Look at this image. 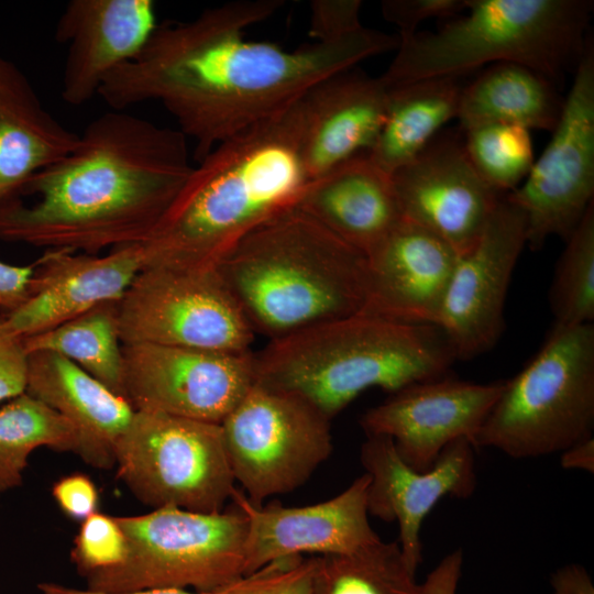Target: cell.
Segmentation results:
<instances>
[{
    "instance_id": "28",
    "label": "cell",
    "mask_w": 594,
    "mask_h": 594,
    "mask_svg": "<svg viewBox=\"0 0 594 594\" xmlns=\"http://www.w3.org/2000/svg\"><path fill=\"white\" fill-rule=\"evenodd\" d=\"M116 302L100 304L50 330L24 337L25 350L57 353L124 397Z\"/></svg>"
},
{
    "instance_id": "9",
    "label": "cell",
    "mask_w": 594,
    "mask_h": 594,
    "mask_svg": "<svg viewBox=\"0 0 594 594\" xmlns=\"http://www.w3.org/2000/svg\"><path fill=\"white\" fill-rule=\"evenodd\" d=\"M114 457L118 477L152 509L222 512L237 491L220 424L135 410Z\"/></svg>"
},
{
    "instance_id": "22",
    "label": "cell",
    "mask_w": 594,
    "mask_h": 594,
    "mask_svg": "<svg viewBox=\"0 0 594 594\" xmlns=\"http://www.w3.org/2000/svg\"><path fill=\"white\" fill-rule=\"evenodd\" d=\"M388 90L354 67L334 73L299 99L301 152L310 179L367 153L385 121Z\"/></svg>"
},
{
    "instance_id": "38",
    "label": "cell",
    "mask_w": 594,
    "mask_h": 594,
    "mask_svg": "<svg viewBox=\"0 0 594 594\" xmlns=\"http://www.w3.org/2000/svg\"><path fill=\"white\" fill-rule=\"evenodd\" d=\"M52 496L66 517L80 522L98 512L100 502L95 482L80 472L57 480L52 487Z\"/></svg>"
},
{
    "instance_id": "32",
    "label": "cell",
    "mask_w": 594,
    "mask_h": 594,
    "mask_svg": "<svg viewBox=\"0 0 594 594\" xmlns=\"http://www.w3.org/2000/svg\"><path fill=\"white\" fill-rule=\"evenodd\" d=\"M462 132L472 165L494 191L510 193L525 180L535 162L529 130L513 124H485Z\"/></svg>"
},
{
    "instance_id": "36",
    "label": "cell",
    "mask_w": 594,
    "mask_h": 594,
    "mask_svg": "<svg viewBox=\"0 0 594 594\" xmlns=\"http://www.w3.org/2000/svg\"><path fill=\"white\" fill-rule=\"evenodd\" d=\"M360 0H315L310 4L309 34L315 42H330L361 30Z\"/></svg>"
},
{
    "instance_id": "24",
    "label": "cell",
    "mask_w": 594,
    "mask_h": 594,
    "mask_svg": "<svg viewBox=\"0 0 594 594\" xmlns=\"http://www.w3.org/2000/svg\"><path fill=\"white\" fill-rule=\"evenodd\" d=\"M297 206L365 255L403 218L391 175L366 153L312 179Z\"/></svg>"
},
{
    "instance_id": "21",
    "label": "cell",
    "mask_w": 594,
    "mask_h": 594,
    "mask_svg": "<svg viewBox=\"0 0 594 594\" xmlns=\"http://www.w3.org/2000/svg\"><path fill=\"white\" fill-rule=\"evenodd\" d=\"M366 258L367 293L362 314L436 326L458 258L447 242L402 218Z\"/></svg>"
},
{
    "instance_id": "19",
    "label": "cell",
    "mask_w": 594,
    "mask_h": 594,
    "mask_svg": "<svg viewBox=\"0 0 594 594\" xmlns=\"http://www.w3.org/2000/svg\"><path fill=\"white\" fill-rule=\"evenodd\" d=\"M25 300L3 315L9 328L24 338L59 326L87 310L118 301L145 264L142 245L85 254L46 250L35 262Z\"/></svg>"
},
{
    "instance_id": "15",
    "label": "cell",
    "mask_w": 594,
    "mask_h": 594,
    "mask_svg": "<svg viewBox=\"0 0 594 594\" xmlns=\"http://www.w3.org/2000/svg\"><path fill=\"white\" fill-rule=\"evenodd\" d=\"M505 381L480 384L442 376L408 385L360 418L366 436L388 437L414 470L428 471L459 439H474Z\"/></svg>"
},
{
    "instance_id": "11",
    "label": "cell",
    "mask_w": 594,
    "mask_h": 594,
    "mask_svg": "<svg viewBox=\"0 0 594 594\" xmlns=\"http://www.w3.org/2000/svg\"><path fill=\"white\" fill-rule=\"evenodd\" d=\"M331 420L302 398L254 382L220 424L235 483L255 506L302 486L330 457Z\"/></svg>"
},
{
    "instance_id": "8",
    "label": "cell",
    "mask_w": 594,
    "mask_h": 594,
    "mask_svg": "<svg viewBox=\"0 0 594 594\" xmlns=\"http://www.w3.org/2000/svg\"><path fill=\"white\" fill-rule=\"evenodd\" d=\"M117 518L127 539L125 558L111 570L87 576V588L213 592L248 576V522L235 504L217 513L162 507Z\"/></svg>"
},
{
    "instance_id": "23",
    "label": "cell",
    "mask_w": 594,
    "mask_h": 594,
    "mask_svg": "<svg viewBox=\"0 0 594 594\" xmlns=\"http://www.w3.org/2000/svg\"><path fill=\"white\" fill-rule=\"evenodd\" d=\"M64 417L78 435L76 454L90 466L108 470L116 446L135 409L70 360L53 352L29 353L26 391Z\"/></svg>"
},
{
    "instance_id": "35",
    "label": "cell",
    "mask_w": 594,
    "mask_h": 594,
    "mask_svg": "<svg viewBox=\"0 0 594 594\" xmlns=\"http://www.w3.org/2000/svg\"><path fill=\"white\" fill-rule=\"evenodd\" d=\"M468 7V0H386L382 2L384 18L396 24L399 37L417 32L418 25L429 19H453Z\"/></svg>"
},
{
    "instance_id": "30",
    "label": "cell",
    "mask_w": 594,
    "mask_h": 594,
    "mask_svg": "<svg viewBox=\"0 0 594 594\" xmlns=\"http://www.w3.org/2000/svg\"><path fill=\"white\" fill-rule=\"evenodd\" d=\"M311 594H420L398 542H377L348 554L315 557Z\"/></svg>"
},
{
    "instance_id": "33",
    "label": "cell",
    "mask_w": 594,
    "mask_h": 594,
    "mask_svg": "<svg viewBox=\"0 0 594 594\" xmlns=\"http://www.w3.org/2000/svg\"><path fill=\"white\" fill-rule=\"evenodd\" d=\"M125 554L127 539L118 518L100 512L81 521L70 550L72 562L84 579L118 566Z\"/></svg>"
},
{
    "instance_id": "39",
    "label": "cell",
    "mask_w": 594,
    "mask_h": 594,
    "mask_svg": "<svg viewBox=\"0 0 594 594\" xmlns=\"http://www.w3.org/2000/svg\"><path fill=\"white\" fill-rule=\"evenodd\" d=\"M34 262L30 265H11L0 261V314H9L28 297Z\"/></svg>"
},
{
    "instance_id": "31",
    "label": "cell",
    "mask_w": 594,
    "mask_h": 594,
    "mask_svg": "<svg viewBox=\"0 0 594 594\" xmlns=\"http://www.w3.org/2000/svg\"><path fill=\"white\" fill-rule=\"evenodd\" d=\"M549 292L557 326L594 321V205L568 238Z\"/></svg>"
},
{
    "instance_id": "43",
    "label": "cell",
    "mask_w": 594,
    "mask_h": 594,
    "mask_svg": "<svg viewBox=\"0 0 594 594\" xmlns=\"http://www.w3.org/2000/svg\"><path fill=\"white\" fill-rule=\"evenodd\" d=\"M561 466L594 473V438L582 440L561 452Z\"/></svg>"
},
{
    "instance_id": "34",
    "label": "cell",
    "mask_w": 594,
    "mask_h": 594,
    "mask_svg": "<svg viewBox=\"0 0 594 594\" xmlns=\"http://www.w3.org/2000/svg\"><path fill=\"white\" fill-rule=\"evenodd\" d=\"M315 557L273 561L230 584L223 594H311Z\"/></svg>"
},
{
    "instance_id": "5",
    "label": "cell",
    "mask_w": 594,
    "mask_h": 594,
    "mask_svg": "<svg viewBox=\"0 0 594 594\" xmlns=\"http://www.w3.org/2000/svg\"><path fill=\"white\" fill-rule=\"evenodd\" d=\"M254 382L294 394L332 420L370 388L395 393L446 376L455 361L435 324L356 314L268 340Z\"/></svg>"
},
{
    "instance_id": "42",
    "label": "cell",
    "mask_w": 594,
    "mask_h": 594,
    "mask_svg": "<svg viewBox=\"0 0 594 594\" xmlns=\"http://www.w3.org/2000/svg\"><path fill=\"white\" fill-rule=\"evenodd\" d=\"M229 585L213 592H196L183 588H147L130 592H100L90 588H76L55 582H41L37 585L42 594H223Z\"/></svg>"
},
{
    "instance_id": "20",
    "label": "cell",
    "mask_w": 594,
    "mask_h": 594,
    "mask_svg": "<svg viewBox=\"0 0 594 594\" xmlns=\"http://www.w3.org/2000/svg\"><path fill=\"white\" fill-rule=\"evenodd\" d=\"M152 0H72L54 37L67 44L61 95L81 106L98 95L105 78L133 59L158 26Z\"/></svg>"
},
{
    "instance_id": "10",
    "label": "cell",
    "mask_w": 594,
    "mask_h": 594,
    "mask_svg": "<svg viewBox=\"0 0 594 594\" xmlns=\"http://www.w3.org/2000/svg\"><path fill=\"white\" fill-rule=\"evenodd\" d=\"M116 308L122 344L239 353L256 336L216 266L145 264Z\"/></svg>"
},
{
    "instance_id": "12",
    "label": "cell",
    "mask_w": 594,
    "mask_h": 594,
    "mask_svg": "<svg viewBox=\"0 0 594 594\" xmlns=\"http://www.w3.org/2000/svg\"><path fill=\"white\" fill-rule=\"evenodd\" d=\"M552 136L525 180L505 198L525 215L527 245L564 241L594 197V46L588 40Z\"/></svg>"
},
{
    "instance_id": "4",
    "label": "cell",
    "mask_w": 594,
    "mask_h": 594,
    "mask_svg": "<svg viewBox=\"0 0 594 594\" xmlns=\"http://www.w3.org/2000/svg\"><path fill=\"white\" fill-rule=\"evenodd\" d=\"M255 334L270 340L362 314L367 258L297 205L257 226L216 265Z\"/></svg>"
},
{
    "instance_id": "18",
    "label": "cell",
    "mask_w": 594,
    "mask_h": 594,
    "mask_svg": "<svg viewBox=\"0 0 594 594\" xmlns=\"http://www.w3.org/2000/svg\"><path fill=\"white\" fill-rule=\"evenodd\" d=\"M369 482L364 473L334 497L297 507L255 506L235 491L231 501L248 522L246 575L284 558L348 554L381 540L369 519Z\"/></svg>"
},
{
    "instance_id": "6",
    "label": "cell",
    "mask_w": 594,
    "mask_h": 594,
    "mask_svg": "<svg viewBox=\"0 0 594 594\" xmlns=\"http://www.w3.org/2000/svg\"><path fill=\"white\" fill-rule=\"evenodd\" d=\"M590 0H468L466 9L433 32L399 38L380 77L388 88L515 63L559 79L575 70L590 40Z\"/></svg>"
},
{
    "instance_id": "17",
    "label": "cell",
    "mask_w": 594,
    "mask_h": 594,
    "mask_svg": "<svg viewBox=\"0 0 594 594\" xmlns=\"http://www.w3.org/2000/svg\"><path fill=\"white\" fill-rule=\"evenodd\" d=\"M474 447L468 439L449 444L426 472L409 466L385 436H366L360 461L370 477V516L396 521L398 544L408 569L416 574L422 561L420 530L428 514L444 496L470 497L476 486Z\"/></svg>"
},
{
    "instance_id": "3",
    "label": "cell",
    "mask_w": 594,
    "mask_h": 594,
    "mask_svg": "<svg viewBox=\"0 0 594 594\" xmlns=\"http://www.w3.org/2000/svg\"><path fill=\"white\" fill-rule=\"evenodd\" d=\"M299 99L194 165L142 244L145 264L216 266L249 232L298 204L311 182Z\"/></svg>"
},
{
    "instance_id": "40",
    "label": "cell",
    "mask_w": 594,
    "mask_h": 594,
    "mask_svg": "<svg viewBox=\"0 0 594 594\" xmlns=\"http://www.w3.org/2000/svg\"><path fill=\"white\" fill-rule=\"evenodd\" d=\"M462 564L461 549L448 553L420 584V594H457Z\"/></svg>"
},
{
    "instance_id": "29",
    "label": "cell",
    "mask_w": 594,
    "mask_h": 594,
    "mask_svg": "<svg viewBox=\"0 0 594 594\" xmlns=\"http://www.w3.org/2000/svg\"><path fill=\"white\" fill-rule=\"evenodd\" d=\"M42 447L76 453L78 435L64 417L28 393L0 407V494L22 485L29 457Z\"/></svg>"
},
{
    "instance_id": "27",
    "label": "cell",
    "mask_w": 594,
    "mask_h": 594,
    "mask_svg": "<svg viewBox=\"0 0 594 594\" xmlns=\"http://www.w3.org/2000/svg\"><path fill=\"white\" fill-rule=\"evenodd\" d=\"M462 77L446 76L387 87V112L366 153L387 174L417 156L451 119L457 118Z\"/></svg>"
},
{
    "instance_id": "25",
    "label": "cell",
    "mask_w": 594,
    "mask_h": 594,
    "mask_svg": "<svg viewBox=\"0 0 594 594\" xmlns=\"http://www.w3.org/2000/svg\"><path fill=\"white\" fill-rule=\"evenodd\" d=\"M78 139L45 109L22 70L0 57V205L18 199L28 182L64 158Z\"/></svg>"
},
{
    "instance_id": "37",
    "label": "cell",
    "mask_w": 594,
    "mask_h": 594,
    "mask_svg": "<svg viewBox=\"0 0 594 594\" xmlns=\"http://www.w3.org/2000/svg\"><path fill=\"white\" fill-rule=\"evenodd\" d=\"M29 353L23 338L14 333L0 314V403L26 391Z\"/></svg>"
},
{
    "instance_id": "26",
    "label": "cell",
    "mask_w": 594,
    "mask_h": 594,
    "mask_svg": "<svg viewBox=\"0 0 594 594\" xmlns=\"http://www.w3.org/2000/svg\"><path fill=\"white\" fill-rule=\"evenodd\" d=\"M563 99L554 82L515 63L487 66L461 92L457 118L462 131L485 124H513L552 131Z\"/></svg>"
},
{
    "instance_id": "1",
    "label": "cell",
    "mask_w": 594,
    "mask_h": 594,
    "mask_svg": "<svg viewBox=\"0 0 594 594\" xmlns=\"http://www.w3.org/2000/svg\"><path fill=\"white\" fill-rule=\"evenodd\" d=\"M280 0H239L190 21L158 25L144 48L102 81L112 109L155 101L195 143L198 162L218 144L294 105L321 79L396 50L398 37L362 28L293 51L244 34Z\"/></svg>"
},
{
    "instance_id": "7",
    "label": "cell",
    "mask_w": 594,
    "mask_h": 594,
    "mask_svg": "<svg viewBox=\"0 0 594 594\" xmlns=\"http://www.w3.org/2000/svg\"><path fill=\"white\" fill-rule=\"evenodd\" d=\"M594 323L553 326L504 389L474 439L514 459L561 453L593 437Z\"/></svg>"
},
{
    "instance_id": "2",
    "label": "cell",
    "mask_w": 594,
    "mask_h": 594,
    "mask_svg": "<svg viewBox=\"0 0 594 594\" xmlns=\"http://www.w3.org/2000/svg\"><path fill=\"white\" fill-rule=\"evenodd\" d=\"M193 167L177 129L108 111L28 182L30 204L0 205V240L85 254L142 245Z\"/></svg>"
},
{
    "instance_id": "14",
    "label": "cell",
    "mask_w": 594,
    "mask_h": 594,
    "mask_svg": "<svg viewBox=\"0 0 594 594\" xmlns=\"http://www.w3.org/2000/svg\"><path fill=\"white\" fill-rule=\"evenodd\" d=\"M526 245L524 212L501 198L475 244L458 255L436 321L455 360L483 354L499 340L507 290Z\"/></svg>"
},
{
    "instance_id": "13",
    "label": "cell",
    "mask_w": 594,
    "mask_h": 594,
    "mask_svg": "<svg viewBox=\"0 0 594 594\" xmlns=\"http://www.w3.org/2000/svg\"><path fill=\"white\" fill-rule=\"evenodd\" d=\"M124 398L136 411L221 424L254 384L253 352L122 344Z\"/></svg>"
},
{
    "instance_id": "16",
    "label": "cell",
    "mask_w": 594,
    "mask_h": 594,
    "mask_svg": "<svg viewBox=\"0 0 594 594\" xmlns=\"http://www.w3.org/2000/svg\"><path fill=\"white\" fill-rule=\"evenodd\" d=\"M391 177L402 217L458 255L475 244L501 199L472 165L462 138L451 133H439Z\"/></svg>"
},
{
    "instance_id": "41",
    "label": "cell",
    "mask_w": 594,
    "mask_h": 594,
    "mask_svg": "<svg viewBox=\"0 0 594 594\" xmlns=\"http://www.w3.org/2000/svg\"><path fill=\"white\" fill-rule=\"evenodd\" d=\"M552 594H594L590 573L579 563H569L550 576Z\"/></svg>"
}]
</instances>
